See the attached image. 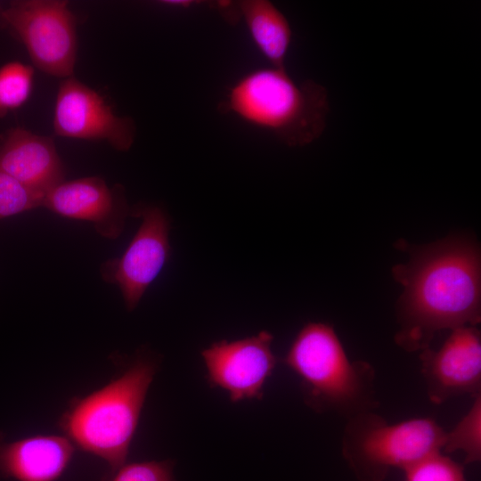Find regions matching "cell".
Segmentation results:
<instances>
[{
	"instance_id": "cell-1",
	"label": "cell",
	"mask_w": 481,
	"mask_h": 481,
	"mask_svg": "<svg viewBox=\"0 0 481 481\" xmlns=\"http://www.w3.org/2000/svg\"><path fill=\"white\" fill-rule=\"evenodd\" d=\"M409 252V261L392 269L404 287L397 303L396 344L409 352L422 351L439 330L478 324L481 256L477 243L451 237Z\"/></svg>"
},
{
	"instance_id": "cell-2",
	"label": "cell",
	"mask_w": 481,
	"mask_h": 481,
	"mask_svg": "<svg viewBox=\"0 0 481 481\" xmlns=\"http://www.w3.org/2000/svg\"><path fill=\"white\" fill-rule=\"evenodd\" d=\"M218 110L270 133L290 147L317 140L326 127L327 89L314 80L297 82L286 68L252 69L227 88Z\"/></svg>"
},
{
	"instance_id": "cell-3",
	"label": "cell",
	"mask_w": 481,
	"mask_h": 481,
	"mask_svg": "<svg viewBox=\"0 0 481 481\" xmlns=\"http://www.w3.org/2000/svg\"><path fill=\"white\" fill-rule=\"evenodd\" d=\"M157 363L140 355L118 377L86 396L71 401L59 420L75 446L103 460L109 478L126 463Z\"/></svg>"
},
{
	"instance_id": "cell-4",
	"label": "cell",
	"mask_w": 481,
	"mask_h": 481,
	"mask_svg": "<svg viewBox=\"0 0 481 481\" xmlns=\"http://www.w3.org/2000/svg\"><path fill=\"white\" fill-rule=\"evenodd\" d=\"M284 363L300 378L306 402L317 412H334L349 419L379 405L374 369L367 362L350 361L329 324H306Z\"/></svg>"
},
{
	"instance_id": "cell-5",
	"label": "cell",
	"mask_w": 481,
	"mask_h": 481,
	"mask_svg": "<svg viewBox=\"0 0 481 481\" xmlns=\"http://www.w3.org/2000/svg\"><path fill=\"white\" fill-rule=\"evenodd\" d=\"M445 431L430 418L395 424L366 412L348 419L342 435V453L359 478L382 480L390 468L403 470L441 452Z\"/></svg>"
},
{
	"instance_id": "cell-6",
	"label": "cell",
	"mask_w": 481,
	"mask_h": 481,
	"mask_svg": "<svg viewBox=\"0 0 481 481\" xmlns=\"http://www.w3.org/2000/svg\"><path fill=\"white\" fill-rule=\"evenodd\" d=\"M0 28L26 47L35 67L47 75L72 77L77 60L76 17L67 1H12L0 10Z\"/></svg>"
},
{
	"instance_id": "cell-7",
	"label": "cell",
	"mask_w": 481,
	"mask_h": 481,
	"mask_svg": "<svg viewBox=\"0 0 481 481\" xmlns=\"http://www.w3.org/2000/svg\"><path fill=\"white\" fill-rule=\"evenodd\" d=\"M132 216L142 224L124 253L102 263V279L116 284L125 306L133 311L148 287L158 277L170 256V220L159 206L137 204Z\"/></svg>"
},
{
	"instance_id": "cell-8",
	"label": "cell",
	"mask_w": 481,
	"mask_h": 481,
	"mask_svg": "<svg viewBox=\"0 0 481 481\" xmlns=\"http://www.w3.org/2000/svg\"><path fill=\"white\" fill-rule=\"evenodd\" d=\"M53 130L58 136L106 141L119 151H129L136 135L132 118L116 115L101 94L74 77L59 85Z\"/></svg>"
},
{
	"instance_id": "cell-9",
	"label": "cell",
	"mask_w": 481,
	"mask_h": 481,
	"mask_svg": "<svg viewBox=\"0 0 481 481\" xmlns=\"http://www.w3.org/2000/svg\"><path fill=\"white\" fill-rule=\"evenodd\" d=\"M273 335L265 330L234 341L221 340L201 352L208 379L229 393L232 402L260 399L276 359Z\"/></svg>"
},
{
	"instance_id": "cell-10",
	"label": "cell",
	"mask_w": 481,
	"mask_h": 481,
	"mask_svg": "<svg viewBox=\"0 0 481 481\" xmlns=\"http://www.w3.org/2000/svg\"><path fill=\"white\" fill-rule=\"evenodd\" d=\"M437 349L421 351V374L435 404L463 395L481 393V336L476 326L451 330Z\"/></svg>"
},
{
	"instance_id": "cell-11",
	"label": "cell",
	"mask_w": 481,
	"mask_h": 481,
	"mask_svg": "<svg viewBox=\"0 0 481 481\" xmlns=\"http://www.w3.org/2000/svg\"><path fill=\"white\" fill-rule=\"evenodd\" d=\"M42 207L67 218L89 221L110 240L120 236L132 216L124 187L117 183L110 188L99 176L63 181L45 194Z\"/></svg>"
},
{
	"instance_id": "cell-12",
	"label": "cell",
	"mask_w": 481,
	"mask_h": 481,
	"mask_svg": "<svg viewBox=\"0 0 481 481\" xmlns=\"http://www.w3.org/2000/svg\"><path fill=\"white\" fill-rule=\"evenodd\" d=\"M0 170L44 195L65 176L54 140L21 127L0 135Z\"/></svg>"
},
{
	"instance_id": "cell-13",
	"label": "cell",
	"mask_w": 481,
	"mask_h": 481,
	"mask_svg": "<svg viewBox=\"0 0 481 481\" xmlns=\"http://www.w3.org/2000/svg\"><path fill=\"white\" fill-rule=\"evenodd\" d=\"M75 446L65 436L36 435L8 441L0 433V479L56 481Z\"/></svg>"
},
{
	"instance_id": "cell-14",
	"label": "cell",
	"mask_w": 481,
	"mask_h": 481,
	"mask_svg": "<svg viewBox=\"0 0 481 481\" xmlns=\"http://www.w3.org/2000/svg\"><path fill=\"white\" fill-rule=\"evenodd\" d=\"M238 4L240 17L258 52L271 66L286 68L292 29L285 14L268 0H241Z\"/></svg>"
},
{
	"instance_id": "cell-15",
	"label": "cell",
	"mask_w": 481,
	"mask_h": 481,
	"mask_svg": "<svg viewBox=\"0 0 481 481\" xmlns=\"http://www.w3.org/2000/svg\"><path fill=\"white\" fill-rule=\"evenodd\" d=\"M473 398L467 413L452 430L445 433L442 449L445 453L463 452L467 464L481 459V393Z\"/></svg>"
},
{
	"instance_id": "cell-16",
	"label": "cell",
	"mask_w": 481,
	"mask_h": 481,
	"mask_svg": "<svg viewBox=\"0 0 481 481\" xmlns=\"http://www.w3.org/2000/svg\"><path fill=\"white\" fill-rule=\"evenodd\" d=\"M33 77L34 69L20 61H10L0 68V118L27 102Z\"/></svg>"
},
{
	"instance_id": "cell-17",
	"label": "cell",
	"mask_w": 481,
	"mask_h": 481,
	"mask_svg": "<svg viewBox=\"0 0 481 481\" xmlns=\"http://www.w3.org/2000/svg\"><path fill=\"white\" fill-rule=\"evenodd\" d=\"M404 471L405 481H466L463 467L441 452L426 456Z\"/></svg>"
},
{
	"instance_id": "cell-18",
	"label": "cell",
	"mask_w": 481,
	"mask_h": 481,
	"mask_svg": "<svg viewBox=\"0 0 481 481\" xmlns=\"http://www.w3.org/2000/svg\"><path fill=\"white\" fill-rule=\"evenodd\" d=\"M44 196L0 170V219L42 207Z\"/></svg>"
},
{
	"instance_id": "cell-19",
	"label": "cell",
	"mask_w": 481,
	"mask_h": 481,
	"mask_svg": "<svg viewBox=\"0 0 481 481\" xmlns=\"http://www.w3.org/2000/svg\"><path fill=\"white\" fill-rule=\"evenodd\" d=\"M171 461L125 463L107 481H175Z\"/></svg>"
},
{
	"instance_id": "cell-20",
	"label": "cell",
	"mask_w": 481,
	"mask_h": 481,
	"mask_svg": "<svg viewBox=\"0 0 481 481\" xmlns=\"http://www.w3.org/2000/svg\"><path fill=\"white\" fill-rule=\"evenodd\" d=\"M160 3L162 4H165V5L174 6V7H182V8H189L192 5L196 4H193V3H196V2L185 1V0H182V1H175H175H161Z\"/></svg>"
},
{
	"instance_id": "cell-21",
	"label": "cell",
	"mask_w": 481,
	"mask_h": 481,
	"mask_svg": "<svg viewBox=\"0 0 481 481\" xmlns=\"http://www.w3.org/2000/svg\"><path fill=\"white\" fill-rule=\"evenodd\" d=\"M0 10H1V6H0Z\"/></svg>"
}]
</instances>
